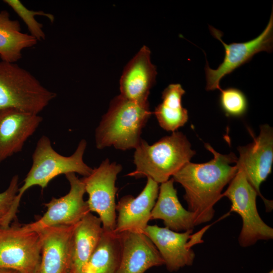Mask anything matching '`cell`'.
I'll return each instance as SVG.
<instances>
[{
	"instance_id": "cell-1",
	"label": "cell",
	"mask_w": 273,
	"mask_h": 273,
	"mask_svg": "<svg viewBox=\"0 0 273 273\" xmlns=\"http://www.w3.org/2000/svg\"><path fill=\"white\" fill-rule=\"evenodd\" d=\"M213 155L209 161L203 163L189 162L173 176L174 181L184 189V198L188 210L195 215L196 225L210 221L214 217L215 204L222 198V192L236 175L238 158L233 152L222 154L205 144Z\"/></svg>"
},
{
	"instance_id": "cell-2",
	"label": "cell",
	"mask_w": 273,
	"mask_h": 273,
	"mask_svg": "<svg viewBox=\"0 0 273 273\" xmlns=\"http://www.w3.org/2000/svg\"><path fill=\"white\" fill-rule=\"evenodd\" d=\"M151 115L148 101L138 102L120 95L115 97L96 129L97 148L113 146L122 151L135 149Z\"/></svg>"
},
{
	"instance_id": "cell-3",
	"label": "cell",
	"mask_w": 273,
	"mask_h": 273,
	"mask_svg": "<svg viewBox=\"0 0 273 273\" xmlns=\"http://www.w3.org/2000/svg\"><path fill=\"white\" fill-rule=\"evenodd\" d=\"M134 149L135 168L127 175L136 178H150L158 184L168 180L190 162L196 153L186 135L178 131L152 145L142 139Z\"/></svg>"
},
{
	"instance_id": "cell-4",
	"label": "cell",
	"mask_w": 273,
	"mask_h": 273,
	"mask_svg": "<svg viewBox=\"0 0 273 273\" xmlns=\"http://www.w3.org/2000/svg\"><path fill=\"white\" fill-rule=\"evenodd\" d=\"M87 143L82 140L75 152L69 156L59 154L53 148L50 139L42 135L38 140L32 156V166L19 188L16 203L19 206L24 193L33 186L46 188L55 177L61 174L78 173L84 177L93 171L83 161V155Z\"/></svg>"
},
{
	"instance_id": "cell-5",
	"label": "cell",
	"mask_w": 273,
	"mask_h": 273,
	"mask_svg": "<svg viewBox=\"0 0 273 273\" xmlns=\"http://www.w3.org/2000/svg\"><path fill=\"white\" fill-rule=\"evenodd\" d=\"M56 96L16 63L0 61V109L12 108L39 114Z\"/></svg>"
},
{
	"instance_id": "cell-6",
	"label": "cell",
	"mask_w": 273,
	"mask_h": 273,
	"mask_svg": "<svg viewBox=\"0 0 273 273\" xmlns=\"http://www.w3.org/2000/svg\"><path fill=\"white\" fill-rule=\"evenodd\" d=\"M222 194L231 202L230 212L238 213L242 221L238 243L245 248L260 240L273 239V229L267 225L259 214L256 205L258 194L248 181L244 172L238 171Z\"/></svg>"
},
{
	"instance_id": "cell-7",
	"label": "cell",
	"mask_w": 273,
	"mask_h": 273,
	"mask_svg": "<svg viewBox=\"0 0 273 273\" xmlns=\"http://www.w3.org/2000/svg\"><path fill=\"white\" fill-rule=\"evenodd\" d=\"M121 164L103 160L88 176L81 178L88 194L87 201L90 212L96 213L104 230L114 231L116 221V181L121 171Z\"/></svg>"
},
{
	"instance_id": "cell-8",
	"label": "cell",
	"mask_w": 273,
	"mask_h": 273,
	"mask_svg": "<svg viewBox=\"0 0 273 273\" xmlns=\"http://www.w3.org/2000/svg\"><path fill=\"white\" fill-rule=\"evenodd\" d=\"M41 238L39 232L23 231L21 226H0V268L36 273L40 263Z\"/></svg>"
},
{
	"instance_id": "cell-9",
	"label": "cell",
	"mask_w": 273,
	"mask_h": 273,
	"mask_svg": "<svg viewBox=\"0 0 273 273\" xmlns=\"http://www.w3.org/2000/svg\"><path fill=\"white\" fill-rule=\"evenodd\" d=\"M209 28L211 34L223 45L225 54L222 62L216 69L210 68L207 62L205 68L207 90H220L219 82L224 76L250 61L255 54L262 51H272L273 11L265 29L257 37L248 41L226 44L221 39L222 33L220 31L212 26H209Z\"/></svg>"
},
{
	"instance_id": "cell-10",
	"label": "cell",
	"mask_w": 273,
	"mask_h": 273,
	"mask_svg": "<svg viewBox=\"0 0 273 273\" xmlns=\"http://www.w3.org/2000/svg\"><path fill=\"white\" fill-rule=\"evenodd\" d=\"M65 176L70 185L68 193L45 203L47 210L44 214L36 221L21 226L23 231L38 232L49 226L75 225L90 212L84 200L85 190L81 179L74 173Z\"/></svg>"
},
{
	"instance_id": "cell-11",
	"label": "cell",
	"mask_w": 273,
	"mask_h": 273,
	"mask_svg": "<svg viewBox=\"0 0 273 273\" xmlns=\"http://www.w3.org/2000/svg\"><path fill=\"white\" fill-rule=\"evenodd\" d=\"M208 228L193 234V230L177 232L166 227L148 224L144 233L159 251L167 270L174 272L193 265L195 253L192 247L203 243L202 238Z\"/></svg>"
},
{
	"instance_id": "cell-12",
	"label": "cell",
	"mask_w": 273,
	"mask_h": 273,
	"mask_svg": "<svg viewBox=\"0 0 273 273\" xmlns=\"http://www.w3.org/2000/svg\"><path fill=\"white\" fill-rule=\"evenodd\" d=\"M239 157L236 163L242 170L251 186L263 200L266 211L272 210V201L262 195L261 184L271 172L273 162V131L268 124L260 126L259 134L253 142L245 146L239 147Z\"/></svg>"
},
{
	"instance_id": "cell-13",
	"label": "cell",
	"mask_w": 273,
	"mask_h": 273,
	"mask_svg": "<svg viewBox=\"0 0 273 273\" xmlns=\"http://www.w3.org/2000/svg\"><path fill=\"white\" fill-rule=\"evenodd\" d=\"M42 121L39 114L12 108L0 109V165L22 151Z\"/></svg>"
},
{
	"instance_id": "cell-14",
	"label": "cell",
	"mask_w": 273,
	"mask_h": 273,
	"mask_svg": "<svg viewBox=\"0 0 273 273\" xmlns=\"http://www.w3.org/2000/svg\"><path fill=\"white\" fill-rule=\"evenodd\" d=\"M159 184L147 178L145 187L136 197H122L116 204V217L114 232L144 233L151 220V213L158 197Z\"/></svg>"
},
{
	"instance_id": "cell-15",
	"label": "cell",
	"mask_w": 273,
	"mask_h": 273,
	"mask_svg": "<svg viewBox=\"0 0 273 273\" xmlns=\"http://www.w3.org/2000/svg\"><path fill=\"white\" fill-rule=\"evenodd\" d=\"M75 225L52 226L38 231L41 252L36 273H67L70 270Z\"/></svg>"
},
{
	"instance_id": "cell-16",
	"label": "cell",
	"mask_w": 273,
	"mask_h": 273,
	"mask_svg": "<svg viewBox=\"0 0 273 273\" xmlns=\"http://www.w3.org/2000/svg\"><path fill=\"white\" fill-rule=\"evenodd\" d=\"M121 255L116 273H145L148 269L164 265L159 251L144 233H120Z\"/></svg>"
},
{
	"instance_id": "cell-17",
	"label": "cell",
	"mask_w": 273,
	"mask_h": 273,
	"mask_svg": "<svg viewBox=\"0 0 273 273\" xmlns=\"http://www.w3.org/2000/svg\"><path fill=\"white\" fill-rule=\"evenodd\" d=\"M150 55V49L143 46L126 65L120 79L121 96L138 102L148 101L157 75Z\"/></svg>"
},
{
	"instance_id": "cell-18",
	"label": "cell",
	"mask_w": 273,
	"mask_h": 273,
	"mask_svg": "<svg viewBox=\"0 0 273 273\" xmlns=\"http://www.w3.org/2000/svg\"><path fill=\"white\" fill-rule=\"evenodd\" d=\"M172 178L161 184L151 220L161 219L165 227L175 232L193 230L196 226L195 214L181 204Z\"/></svg>"
},
{
	"instance_id": "cell-19",
	"label": "cell",
	"mask_w": 273,
	"mask_h": 273,
	"mask_svg": "<svg viewBox=\"0 0 273 273\" xmlns=\"http://www.w3.org/2000/svg\"><path fill=\"white\" fill-rule=\"evenodd\" d=\"M103 231L100 219L90 212L75 225L70 271L82 273L83 268L97 245Z\"/></svg>"
},
{
	"instance_id": "cell-20",
	"label": "cell",
	"mask_w": 273,
	"mask_h": 273,
	"mask_svg": "<svg viewBox=\"0 0 273 273\" xmlns=\"http://www.w3.org/2000/svg\"><path fill=\"white\" fill-rule=\"evenodd\" d=\"M37 40L21 31L17 20H12L6 10L0 11V58L2 61L16 63L22 58L23 50L35 46Z\"/></svg>"
},
{
	"instance_id": "cell-21",
	"label": "cell",
	"mask_w": 273,
	"mask_h": 273,
	"mask_svg": "<svg viewBox=\"0 0 273 273\" xmlns=\"http://www.w3.org/2000/svg\"><path fill=\"white\" fill-rule=\"evenodd\" d=\"M120 234L103 229L100 239L82 273H116L121 255Z\"/></svg>"
},
{
	"instance_id": "cell-22",
	"label": "cell",
	"mask_w": 273,
	"mask_h": 273,
	"mask_svg": "<svg viewBox=\"0 0 273 273\" xmlns=\"http://www.w3.org/2000/svg\"><path fill=\"white\" fill-rule=\"evenodd\" d=\"M185 90L179 83L170 84L162 93V102L154 112L158 123L163 129L174 132L188 121V110L182 106Z\"/></svg>"
},
{
	"instance_id": "cell-23",
	"label": "cell",
	"mask_w": 273,
	"mask_h": 273,
	"mask_svg": "<svg viewBox=\"0 0 273 273\" xmlns=\"http://www.w3.org/2000/svg\"><path fill=\"white\" fill-rule=\"evenodd\" d=\"M3 2L9 6L23 20L31 36L37 41L45 39L46 34L42 29L43 25L38 22L35 17L37 16H44L53 23L55 20L53 15L42 11L29 10L19 0H4Z\"/></svg>"
},
{
	"instance_id": "cell-24",
	"label": "cell",
	"mask_w": 273,
	"mask_h": 273,
	"mask_svg": "<svg viewBox=\"0 0 273 273\" xmlns=\"http://www.w3.org/2000/svg\"><path fill=\"white\" fill-rule=\"evenodd\" d=\"M19 177L14 175L8 187L0 193V226L6 228L11 225L16 217L19 206L16 198L19 189Z\"/></svg>"
},
{
	"instance_id": "cell-25",
	"label": "cell",
	"mask_w": 273,
	"mask_h": 273,
	"mask_svg": "<svg viewBox=\"0 0 273 273\" xmlns=\"http://www.w3.org/2000/svg\"><path fill=\"white\" fill-rule=\"evenodd\" d=\"M219 90V105L227 116L239 117L246 113L248 101L243 92L235 87L221 88Z\"/></svg>"
},
{
	"instance_id": "cell-26",
	"label": "cell",
	"mask_w": 273,
	"mask_h": 273,
	"mask_svg": "<svg viewBox=\"0 0 273 273\" xmlns=\"http://www.w3.org/2000/svg\"><path fill=\"white\" fill-rule=\"evenodd\" d=\"M0 273H20L15 270L7 269V268H0Z\"/></svg>"
},
{
	"instance_id": "cell-27",
	"label": "cell",
	"mask_w": 273,
	"mask_h": 273,
	"mask_svg": "<svg viewBox=\"0 0 273 273\" xmlns=\"http://www.w3.org/2000/svg\"><path fill=\"white\" fill-rule=\"evenodd\" d=\"M267 273H273V270L271 269V270H270Z\"/></svg>"
},
{
	"instance_id": "cell-28",
	"label": "cell",
	"mask_w": 273,
	"mask_h": 273,
	"mask_svg": "<svg viewBox=\"0 0 273 273\" xmlns=\"http://www.w3.org/2000/svg\"><path fill=\"white\" fill-rule=\"evenodd\" d=\"M67 273H72V272L69 270Z\"/></svg>"
}]
</instances>
